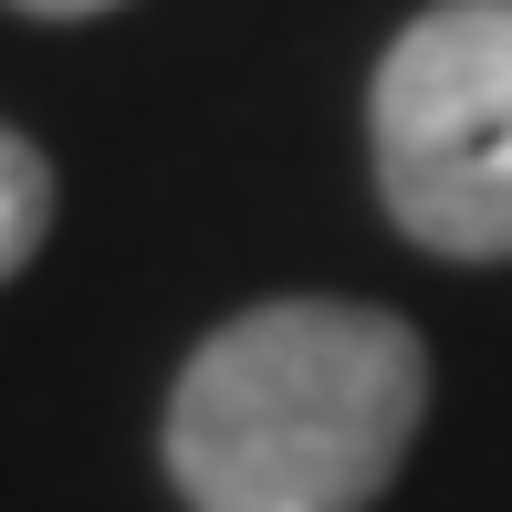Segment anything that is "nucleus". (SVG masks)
<instances>
[{"label": "nucleus", "instance_id": "nucleus-1", "mask_svg": "<svg viewBox=\"0 0 512 512\" xmlns=\"http://www.w3.org/2000/svg\"><path fill=\"white\" fill-rule=\"evenodd\" d=\"M429 418L418 324L345 293L230 314L168 387V481L189 512H366Z\"/></svg>", "mask_w": 512, "mask_h": 512}, {"label": "nucleus", "instance_id": "nucleus-2", "mask_svg": "<svg viewBox=\"0 0 512 512\" xmlns=\"http://www.w3.org/2000/svg\"><path fill=\"white\" fill-rule=\"evenodd\" d=\"M377 199L439 262H512V0H439L366 84Z\"/></svg>", "mask_w": 512, "mask_h": 512}, {"label": "nucleus", "instance_id": "nucleus-3", "mask_svg": "<svg viewBox=\"0 0 512 512\" xmlns=\"http://www.w3.org/2000/svg\"><path fill=\"white\" fill-rule=\"evenodd\" d=\"M42 230H53V157L21 126H0V283L42 251Z\"/></svg>", "mask_w": 512, "mask_h": 512}, {"label": "nucleus", "instance_id": "nucleus-4", "mask_svg": "<svg viewBox=\"0 0 512 512\" xmlns=\"http://www.w3.org/2000/svg\"><path fill=\"white\" fill-rule=\"evenodd\" d=\"M11 11H32V21H95V11H115V0H11Z\"/></svg>", "mask_w": 512, "mask_h": 512}]
</instances>
